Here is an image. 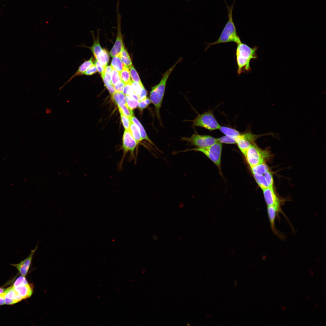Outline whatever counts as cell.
<instances>
[{"instance_id": "1", "label": "cell", "mask_w": 326, "mask_h": 326, "mask_svg": "<svg viewBox=\"0 0 326 326\" xmlns=\"http://www.w3.org/2000/svg\"><path fill=\"white\" fill-rule=\"evenodd\" d=\"M235 1V0L233 4L231 6H229L225 2L228 14V21L217 40L214 42L208 43L206 50L212 45L218 44L233 42L238 44L242 43L237 33L232 17V11Z\"/></svg>"}, {"instance_id": "2", "label": "cell", "mask_w": 326, "mask_h": 326, "mask_svg": "<svg viewBox=\"0 0 326 326\" xmlns=\"http://www.w3.org/2000/svg\"><path fill=\"white\" fill-rule=\"evenodd\" d=\"M237 45L236 51L238 66L237 72L239 75L242 72H249L251 71L250 62L252 59L257 58V56L256 52L257 47L255 46L251 48L242 43Z\"/></svg>"}, {"instance_id": "3", "label": "cell", "mask_w": 326, "mask_h": 326, "mask_svg": "<svg viewBox=\"0 0 326 326\" xmlns=\"http://www.w3.org/2000/svg\"><path fill=\"white\" fill-rule=\"evenodd\" d=\"M182 60V58H179L173 66L163 74L159 84L152 88L150 94V99L154 106L157 117L160 122V110L162 105L167 81L177 64Z\"/></svg>"}, {"instance_id": "4", "label": "cell", "mask_w": 326, "mask_h": 326, "mask_svg": "<svg viewBox=\"0 0 326 326\" xmlns=\"http://www.w3.org/2000/svg\"><path fill=\"white\" fill-rule=\"evenodd\" d=\"M222 147V143L217 142L207 147L192 148L180 152H185L193 151L201 152L211 160L218 168H220Z\"/></svg>"}, {"instance_id": "5", "label": "cell", "mask_w": 326, "mask_h": 326, "mask_svg": "<svg viewBox=\"0 0 326 326\" xmlns=\"http://www.w3.org/2000/svg\"><path fill=\"white\" fill-rule=\"evenodd\" d=\"M270 156L269 152L259 148L254 143L247 150L245 158L251 168L264 162Z\"/></svg>"}, {"instance_id": "6", "label": "cell", "mask_w": 326, "mask_h": 326, "mask_svg": "<svg viewBox=\"0 0 326 326\" xmlns=\"http://www.w3.org/2000/svg\"><path fill=\"white\" fill-rule=\"evenodd\" d=\"M192 121L193 126L202 127L210 131L218 129L221 126L211 110L199 114Z\"/></svg>"}, {"instance_id": "7", "label": "cell", "mask_w": 326, "mask_h": 326, "mask_svg": "<svg viewBox=\"0 0 326 326\" xmlns=\"http://www.w3.org/2000/svg\"><path fill=\"white\" fill-rule=\"evenodd\" d=\"M138 144L133 137L129 130H125L124 133L122 140V149L123 154L119 165V169L122 168L124 158L127 154L130 153L129 160L131 161L135 158L134 151Z\"/></svg>"}, {"instance_id": "8", "label": "cell", "mask_w": 326, "mask_h": 326, "mask_svg": "<svg viewBox=\"0 0 326 326\" xmlns=\"http://www.w3.org/2000/svg\"><path fill=\"white\" fill-rule=\"evenodd\" d=\"M181 140L185 141L197 148L210 146L218 142L217 138L208 135H200L195 133L190 137H182Z\"/></svg>"}, {"instance_id": "9", "label": "cell", "mask_w": 326, "mask_h": 326, "mask_svg": "<svg viewBox=\"0 0 326 326\" xmlns=\"http://www.w3.org/2000/svg\"><path fill=\"white\" fill-rule=\"evenodd\" d=\"M120 0H118L116 6L117 13V34L116 39L114 44L111 50L110 55L112 57L120 56L123 46L121 33V20L122 16L119 11Z\"/></svg>"}, {"instance_id": "10", "label": "cell", "mask_w": 326, "mask_h": 326, "mask_svg": "<svg viewBox=\"0 0 326 326\" xmlns=\"http://www.w3.org/2000/svg\"><path fill=\"white\" fill-rule=\"evenodd\" d=\"M264 199L267 206H273L280 213L285 216L281 208V201L275 193L273 187H269L262 190Z\"/></svg>"}, {"instance_id": "11", "label": "cell", "mask_w": 326, "mask_h": 326, "mask_svg": "<svg viewBox=\"0 0 326 326\" xmlns=\"http://www.w3.org/2000/svg\"><path fill=\"white\" fill-rule=\"evenodd\" d=\"M37 247V245L34 249L31 250L29 255L20 263L18 264H11L17 269L22 276H26L31 265L33 257Z\"/></svg>"}, {"instance_id": "12", "label": "cell", "mask_w": 326, "mask_h": 326, "mask_svg": "<svg viewBox=\"0 0 326 326\" xmlns=\"http://www.w3.org/2000/svg\"><path fill=\"white\" fill-rule=\"evenodd\" d=\"M267 212L270 222L271 228L273 232L280 238H283V236L277 231L275 227V220L276 216L280 213L278 209L273 206H268Z\"/></svg>"}, {"instance_id": "13", "label": "cell", "mask_w": 326, "mask_h": 326, "mask_svg": "<svg viewBox=\"0 0 326 326\" xmlns=\"http://www.w3.org/2000/svg\"><path fill=\"white\" fill-rule=\"evenodd\" d=\"M93 56L88 60L85 61L78 67V69L76 72L62 86L60 87L59 89L61 90L69 82L74 78L76 76L82 75L83 73L89 68L94 64L93 61Z\"/></svg>"}, {"instance_id": "14", "label": "cell", "mask_w": 326, "mask_h": 326, "mask_svg": "<svg viewBox=\"0 0 326 326\" xmlns=\"http://www.w3.org/2000/svg\"><path fill=\"white\" fill-rule=\"evenodd\" d=\"M14 287L23 299L30 297L33 292V287L29 284Z\"/></svg>"}, {"instance_id": "15", "label": "cell", "mask_w": 326, "mask_h": 326, "mask_svg": "<svg viewBox=\"0 0 326 326\" xmlns=\"http://www.w3.org/2000/svg\"><path fill=\"white\" fill-rule=\"evenodd\" d=\"M236 139V143L238 147L245 157L247 150L253 143L247 139L241 137L240 135Z\"/></svg>"}, {"instance_id": "16", "label": "cell", "mask_w": 326, "mask_h": 326, "mask_svg": "<svg viewBox=\"0 0 326 326\" xmlns=\"http://www.w3.org/2000/svg\"><path fill=\"white\" fill-rule=\"evenodd\" d=\"M130 119L137 127L142 139H145L148 141L149 143L154 146L156 149L158 150L157 148L156 147L155 145L148 136L143 126L138 120L133 116L131 117Z\"/></svg>"}, {"instance_id": "17", "label": "cell", "mask_w": 326, "mask_h": 326, "mask_svg": "<svg viewBox=\"0 0 326 326\" xmlns=\"http://www.w3.org/2000/svg\"><path fill=\"white\" fill-rule=\"evenodd\" d=\"M219 129L225 136L235 138L241 133L235 129L225 126H220Z\"/></svg>"}, {"instance_id": "18", "label": "cell", "mask_w": 326, "mask_h": 326, "mask_svg": "<svg viewBox=\"0 0 326 326\" xmlns=\"http://www.w3.org/2000/svg\"><path fill=\"white\" fill-rule=\"evenodd\" d=\"M129 130L133 137L138 144L142 139L137 127L131 120Z\"/></svg>"}, {"instance_id": "19", "label": "cell", "mask_w": 326, "mask_h": 326, "mask_svg": "<svg viewBox=\"0 0 326 326\" xmlns=\"http://www.w3.org/2000/svg\"><path fill=\"white\" fill-rule=\"evenodd\" d=\"M112 98L118 106H120L127 104L125 94L123 92L116 91L111 94Z\"/></svg>"}, {"instance_id": "20", "label": "cell", "mask_w": 326, "mask_h": 326, "mask_svg": "<svg viewBox=\"0 0 326 326\" xmlns=\"http://www.w3.org/2000/svg\"><path fill=\"white\" fill-rule=\"evenodd\" d=\"M120 56L124 66L129 69H130L132 65V62L129 55L124 46L122 49Z\"/></svg>"}, {"instance_id": "21", "label": "cell", "mask_w": 326, "mask_h": 326, "mask_svg": "<svg viewBox=\"0 0 326 326\" xmlns=\"http://www.w3.org/2000/svg\"><path fill=\"white\" fill-rule=\"evenodd\" d=\"M96 59L101 66L106 68L109 60L108 52L105 49H102Z\"/></svg>"}, {"instance_id": "22", "label": "cell", "mask_w": 326, "mask_h": 326, "mask_svg": "<svg viewBox=\"0 0 326 326\" xmlns=\"http://www.w3.org/2000/svg\"><path fill=\"white\" fill-rule=\"evenodd\" d=\"M253 174L263 175L269 171L267 165L264 162L251 168Z\"/></svg>"}, {"instance_id": "23", "label": "cell", "mask_w": 326, "mask_h": 326, "mask_svg": "<svg viewBox=\"0 0 326 326\" xmlns=\"http://www.w3.org/2000/svg\"><path fill=\"white\" fill-rule=\"evenodd\" d=\"M119 73L121 80L125 85L132 83L130 72L128 68L124 66Z\"/></svg>"}, {"instance_id": "24", "label": "cell", "mask_w": 326, "mask_h": 326, "mask_svg": "<svg viewBox=\"0 0 326 326\" xmlns=\"http://www.w3.org/2000/svg\"><path fill=\"white\" fill-rule=\"evenodd\" d=\"M112 68L119 73L122 70L124 66L122 63L120 56L113 57L111 65Z\"/></svg>"}, {"instance_id": "25", "label": "cell", "mask_w": 326, "mask_h": 326, "mask_svg": "<svg viewBox=\"0 0 326 326\" xmlns=\"http://www.w3.org/2000/svg\"><path fill=\"white\" fill-rule=\"evenodd\" d=\"M254 178L259 186L262 189L269 187L263 175L253 174Z\"/></svg>"}, {"instance_id": "26", "label": "cell", "mask_w": 326, "mask_h": 326, "mask_svg": "<svg viewBox=\"0 0 326 326\" xmlns=\"http://www.w3.org/2000/svg\"><path fill=\"white\" fill-rule=\"evenodd\" d=\"M6 296L8 298L14 300L21 301L23 299L15 290L13 286L9 287Z\"/></svg>"}, {"instance_id": "27", "label": "cell", "mask_w": 326, "mask_h": 326, "mask_svg": "<svg viewBox=\"0 0 326 326\" xmlns=\"http://www.w3.org/2000/svg\"><path fill=\"white\" fill-rule=\"evenodd\" d=\"M90 48L95 58L102 50L98 39L94 41L93 44Z\"/></svg>"}, {"instance_id": "28", "label": "cell", "mask_w": 326, "mask_h": 326, "mask_svg": "<svg viewBox=\"0 0 326 326\" xmlns=\"http://www.w3.org/2000/svg\"><path fill=\"white\" fill-rule=\"evenodd\" d=\"M125 98L127 104L131 110H133L138 106L139 101L132 97L126 95Z\"/></svg>"}, {"instance_id": "29", "label": "cell", "mask_w": 326, "mask_h": 326, "mask_svg": "<svg viewBox=\"0 0 326 326\" xmlns=\"http://www.w3.org/2000/svg\"><path fill=\"white\" fill-rule=\"evenodd\" d=\"M119 111L126 117L130 119L131 117L133 116V110H131L127 104L124 105L120 106H118Z\"/></svg>"}, {"instance_id": "30", "label": "cell", "mask_w": 326, "mask_h": 326, "mask_svg": "<svg viewBox=\"0 0 326 326\" xmlns=\"http://www.w3.org/2000/svg\"><path fill=\"white\" fill-rule=\"evenodd\" d=\"M110 78L113 86L121 80L119 72L113 68L110 73Z\"/></svg>"}, {"instance_id": "31", "label": "cell", "mask_w": 326, "mask_h": 326, "mask_svg": "<svg viewBox=\"0 0 326 326\" xmlns=\"http://www.w3.org/2000/svg\"><path fill=\"white\" fill-rule=\"evenodd\" d=\"M130 76L132 81L138 83L140 84H142L139 78L138 74L132 65L130 68Z\"/></svg>"}, {"instance_id": "32", "label": "cell", "mask_w": 326, "mask_h": 326, "mask_svg": "<svg viewBox=\"0 0 326 326\" xmlns=\"http://www.w3.org/2000/svg\"><path fill=\"white\" fill-rule=\"evenodd\" d=\"M217 142L221 143L233 144L236 143V138L230 137L226 136L217 138Z\"/></svg>"}, {"instance_id": "33", "label": "cell", "mask_w": 326, "mask_h": 326, "mask_svg": "<svg viewBox=\"0 0 326 326\" xmlns=\"http://www.w3.org/2000/svg\"><path fill=\"white\" fill-rule=\"evenodd\" d=\"M112 69V68L111 66H107L104 73L101 75L102 79L108 82H111L110 73Z\"/></svg>"}, {"instance_id": "34", "label": "cell", "mask_w": 326, "mask_h": 326, "mask_svg": "<svg viewBox=\"0 0 326 326\" xmlns=\"http://www.w3.org/2000/svg\"><path fill=\"white\" fill-rule=\"evenodd\" d=\"M123 92L125 95L132 96L135 94L132 83L125 85Z\"/></svg>"}, {"instance_id": "35", "label": "cell", "mask_w": 326, "mask_h": 326, "mask_svg": "<svg viewBox=\"0 0 326 326\" xmlns=\"http://www.w3.org/2000/svg\"><path fill=\"white\" fill-rule=\"evenodd\" d=\"M28 283L25 277L21 276L18 277L15 281L13 286L16 287L18 286L27 285Z\"/></svg>"}, {"instance_id": "36", "label": "cell", "mask_w": 326, "mask_h": 326, "mask_svg": "<svg viewBox=\"0 0 326 326\" xmlns=\"http://www.w3.org/2000/svg\"><path fill=\"white\" fill-rule=\"evenodd\" d=\"M132 85L135 94L138 96L140 94L142 88L144 87L143 84H141L132 81Z\"/></svg>"}, {"instance_id": "37", "label": "cell", "mask_w": 326, "mask_h": 326, "mask_svg": "<svg viewBox=\"0 0 326 326\" xmlns=\"http://www.w3.org/2000/svg\"><path fill=\"white\" fill-rule=\"evenodd\" d=\"M119 112L120 115L121 122L125 130H129L130 120V119L125 116L121 111H119Z\"/></svg>"}, {"instance_id": "38", "label": "cell", "mask_w": 326, "mask_h": 326, "mask_svg": "<svg viewBox=\"0 0 326 326\" xmlns=\"http://www.w3.org/2000/svg\"><path fill=\"white\" fill-rule=\"evenodd\" d=\"M264 174L269 187H273V176L271 173L269 171Z\"/></svg>"}, {"instance_id": "39", "label": "cell", "mask_w": 326, "mask_h": 326, "mask_svg": "<svg viewBox=\"0 0 326 326\" xmlns=\"http://www.w3.org/2000/svg\"><path fill=\"white\" fill-rule=\"evenodd\" d=\"M105 84V85L106 86L107 88V89L109 92L111 94L114 93L116 91H115L114 86L112 84L111 82H108L104 79H103Z\"/></svg>"}, {"instance_id": "40", "label": "cell", "mask_w": 326, "mask_h": 326, "mask_svg": "<svg viewBox=\"0 0 326 326\" xmlns=\"http://www.w3.org/2000/svg\"><path fill=\"white\" fill-rule=\"evenodd\" d=\"M125 84L121 80L114 85L116 92H123Z\"/></svg>"}, {"instance_id": "41", "label": "cell", "mask_w": 326, "mask_h": 326, "mask_svg": "<svg viewBox=\"0 0 326 326\" xmlns=\"http://www.w3.org/2000/svg\"><path fill=\"white\" fill-rule=\"evenodd\" d=\"M94 64L95 65L97 71L101 74V75L103 74L106 68L101 66L97 60L94 61Z\"/></svg>"}, {"instance_id": "42", "label": "cell", "mask_w": 326, "mask_h": 326, "mask_svg": "<svg viewBox=\"0 0 326 326\" xmlns=\"http://www.w3.org/2000/svg\"><path fill=\"white\" fill-rule=\"evenodd\" d=\"M97 71V69L95 65L94 64L89 68L85 72L83 73V75H90L95 74Z\"/></svg>"}, {"instance_id": "43", "label": "cell", "mask_w": 326, "mask_h": 326, "mask_svg": "<svg viewBox=\"0 0 326 326\" xmlns=\"http://www.w3.org/2000/svg\"><path fill=\"white\" fill-rule=\"evenodd\" d=\"M9 287L6 289L2 293L0 294V305L5 304V299Z\"/></svg>"}, {"instance_id": "44", "label": "cell", "mask_w": 326, "mask_h": 326, "mask_svg": "<svg viewBox=\"0 0 326 326\" xmlns=\"http://www.w3.org/2000/svg\"><path fill=\"white\" fill-rule=\"evenodd\" d=\"M147 91L145 88L143 87L142 88L140 94L138 96L139 101L145 99L147 97Z\"/></svg>"}, {"instance_id": "45", "label": "cell", "mask_w": 326, "mask_h": 326, "mask_svg": "<svg viewBox=\"0 0 326 326\" xmlns=\"http://www.w3.org/2000/svg\"><path fill=\"white\" fill-rule=\"evenodd\" d=\"M19 302L18 301L8 298L6 295L5 299V303L6 305H13Z\"/></svg>"}, {"instance_id": "46", "label": "cell", "mask_w": 326, "mask_h": 326, "mask_svg": "<svg viewBox=\"0 0 326 326\" xmlns=\"http://www.w3.org/2000/svg\"><path fill=\"white\" fill-rule=\"evenodd\" d=\"M149 105L144 100L140 101H139L138 105L139 108L141 110L146 108Z\"/></svg>"}, {"instance_id": "47", "label": "cell", "mask_w": 326, "mask_h": 326, "mask_svg": "<svg viewBox=\"0 0 326 326\" xmlns=\"http://www.w3.org/2000/svg\"><path fill=\"white\" fill-rule=\"evenodd\" d=\"M5 289L3 288H0V294L3 293Z\"/></svg>"}, {"instance_id": "48", "label": "cell", "mask_w": 326, "mask_h": 326, "mask_svg": "<svg viewBox=\"0 0 326 326\" xmlns=\"http://www.w3.org/2000/svg\"><path fill=\"white\" fill-rule=\"evenodd\" d=\"M282 310H283V311H284V310H285V307H283V306H282Z\"/></svg>"}]
</instances>
